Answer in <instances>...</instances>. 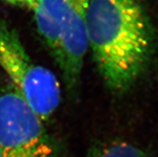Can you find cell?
<instances>
[{"label": "cell", "mask_w": 158, "mask_h": 157, "mask_svg": "<svg viewBox=\"0 0 158 157\" xmlns=\"http://www.w3.org/2000/svg\"><path fill=\"white\" fill-rule=\"evenodd\" d=\"M88 47L99 72L112 91L129 89L152 56L154 33L140 0H89Z\"/></svg>", "instance_id": "obj_1"}, {"label": "cell", "mask_w": 158, "mask_h": 157, "mask_svg": "<svg viewBox=\"0 0 158 157\" xmlns=\"http://www.w3.org/2000/svg\"><path fill=\"white\" fill-rule=\"evenodd\" d=\"M0 67L14 88L43 121L60 104V85L55 74L36 64L27 52L14 27L0 19Z\"/></svg>", "instance_id": "obj_2"}, {"label": "cell", "mask_w": 158, "mask_h": 157, "mask_svg": "<svg viewBox=\"0 0 158 157\" xmlns=\"http://www.w3.org/2000/svg\"><path fill=\"white\" fill-rule=\"evenodd\" d=\"M42 119L18 92L0 95V157H54Z\"/></svg>", "instance_id": "obj_3"}, {"label": "cell", "mask_w": 158, "mask_h": 157, "mask_svg": "<svg viewBox=\"0 0 158 157\" xmlns=\"http://www.w3.org/2000/svg\"><path fill=\"white\" fill-rule=\"evenodd\" d=\"M78 0H40L34 10L39 33L53 53L67 16Z\"/></svg>", "instance_id": "obj_4"}, {"label": "cell", "mask_w": 158, "mask_h": 157, "mask_svg": "<svg viewBox=\"0 0 158 157\" xmlns=\"http://www.w3.org/2000/svg\"><path fill=\"white\" fill-rule=\"evenodd\" d=\"M90 157H147L141 148L127 141H116L100 147Z\"/></svg>", "instance_id": "obj_5"}, {"label": "cell", "mask_w": 158, "mask_h": 157, "mask_svg": "<svg viewBox=\"0 0 158 157\" xmlns=\"http://www.w3.org/2000/svg\"><path fill=\"white\" fill-rule=\"evenodd\" d=\"M6 1L11 4L25 6L27 7L31 8L33 10L40 2V0H6Z\"/></svg>", "instance_id": "obj_6"}]
</instances>
